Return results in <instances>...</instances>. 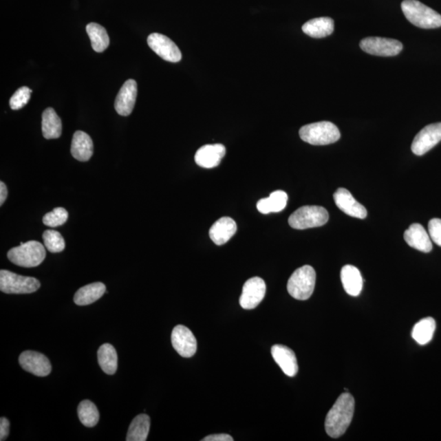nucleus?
Masks as SVG:
<instances>
[{
	"instance_id": "nucleus-1",
	"label": "nucleus",
	"mask_w": 441,
	"mask_h": 441,
	"mask_svg": "<svg viewBox=\"0 0 441 441\" xmlns=\"http://www.w3.org/2000/svg\"><path fill=\"white\" fill-rule=\"evenodd\" d=\"M355 411V400L348 392L341 395L325 418V431L332 438H338L347 431Z\"/></svg>"
},
{
	"instance_id": "nucleus-2",
	"label": "nucleus",
	"mask_w": 441,
	"mask_h": 441,
	"mask_svg": "<svg viewBox=\"0 0 441 441\" xmlns=\"http://www.w3.org/2000/svg\"><path fill=\"white\" fill-rule=\"evenodd\" d=\"M401 10L413 25L422 29H435L441 26V15L418 0H405Z\"/></svg>"
},
{
	"instance_id": "nucleus-3",
	"label": "nucleus",
	"mask_w": 441,
	"mask_h": 441,
	"mask_svg": "<svg viewBox=\"0 0 441 441\" xmlns=\"http://www.w3.org/2000/svg\"><path fill=\"white\" fill-rule=\"evenodd\" d=\"M303 141L314 146H325L338 142L341 138L338 127L329 121L305 125L299 131Z\"/></svg>"
},
{
	"instance_id": "nucleus-4",
	"label": "nucleus",
	"mask_w": 441,
	"mask_h": 441,
	"mask_svg": "<svg viewBox=\"0 0 441 441\" xmlns=\"http://www.w3.org/2000/svg\"><path fill=\"white\" fill-rule=\"evenodd\" d=\"M316 274L311 266L305 265L292 274L287 283V290L297 300H308L315 290Z\"/></svg>"
},
{
	"instance_id": "nucleus-5",
	"label": "nucleus",
	"mask_w": 441,
	"mask_h": 441,
	"mask_svg": "<svg viewBox=\"0 0 441 441\" xmlns=\"http://www.w3.org/2000/svg\"><path fill=\"white\" fill-rule=\"evenodd\" d=\"M46 257L45 248L41 243L32 241L21 243L19 246L12 248L8 251V259L13 264L21 268H36L41 265Z\"/></svg>"
},
{
	"instance_id": "nucleus-6",
	"label": "nucleus",
	"mask_w": 441,
	"mask_h": 441,
	"mask_svg": "<svg viewBox=\"0 0 441 441\" xmlns=\"http://www.w3.org/2000/svg\"><path fill=\"white\" fill-rule=\"evenodd\" d=\"M329 221V213L321 206H303L292 213L289 224L292 228L305 230L324 226Z\"/></svg>"
},
{
	"instance_id": "nucleus-7",
	"label": "nucleus",
	"mask_w": 441,
	"mask_h": 441,
	"mask_svg": "<svg viewBox=\"0 0 441 441\" xmlns=\"http://www.w3.org/2000/svg\"><path fill=\"white\" fill-rule=\"evenodd\" d=\"M39 288H41V283L36 278L20 276L10 270H0V290L4 294H32Z\"/></svg>"
},
{
	"instance_id": "nucleus-8",
	"label": "nucleus",
	"mask_w": 441,
	"mask_h": 441,
	"mask_svg": "<svg viewBox=\"0 0 441 441\" xmlns=\"http://www.w3.org/2000/svg\"><path fill=\"white\" fill-rule=\"evenodd\" d=\"M361 49L367 54L379 56H394L403 50V45L393 39L368 37L360 43Z\"/></svg>"
},
{
	"instance_id": "nucleus-9",
	"label": "nucleus",
	"mask_w": 441,
	"mask_h": 441,
	"mask_svg": "<svg viewBox=\"0 0 441 441\" xmlns=\"http://www.w3.org/2000/svg\"><path fill=\"white\" fill-rule=\"evenodd\" d=\"M147 43L157 55L167 62L178 63L182 60V52L176 43L164 34L153 33L148 36Z\"/></svg>"
},
{
	"instance_id": "nucleus-10",
	"label": "nucleus",
	"mask_w": 441,
	"mask_h": 441,
	"mask_svg": "<svg viewBox=\"0 0 441 441\" xmlns=\"http://www.w3.org/2000/svg\"><path fill=\"white\" fill-rule=\"evenodd\" d=\"M441 141V123L427 125L414 138L411 149L413 154L423 155Z\"/></svg>"
},
{
	"instance_id": "nucleus-11",
	"label": "nucleus",
	"mask_w": 441,
	"mask_h": 441,
	"mask_svg": "<svg viewBox=\"0 0 441 441\" xmlns=\"http://www.w3.org/2000/svg\"><path fill=\"white\" fill-rule=\"evenodd\" d=\"M266 286L263 279L253 277L244 283L242 294L239 298V304L246 310L255 309L263 300Z\"/></svg>"
},
{
	"instance_id": "nucleus-12",
	"label": "nucleus",
	"mask_w": 441,
	"mask_h": 441,
	"mask_svg": "<svg viewBox=\"0 0 441 441\" xmlns=\"http://www.w3.org/2000/svg\"><path fill=\"white\" fill-rule=\"evenodd\" d=\"M171 340L173 348L182 357L191 358L197 350V341L186 326L177 325L172 332Z\"/></svg>"
},
{
	"instance_id": "nucleus-13",
	"label": "nucleus",
	"mask_w": 441,
	"mask_h": 441,
	"mask_svg": "<svg viewBox=\"0 0 441 441\" xmlns=\"http://www.w3.org/2000/svg\"><path fill=\"white\" fill-rule=\"evenodd\" d=\"M19 363L21 368L39 377L47 376L52 371L50 360L36 352L26 351L21 353Z\"/></svg>"
},
{
	"instance_id": "nucleus-14",
	"label": "nucleus",
	"mask_w": 441,
	"mask_h": 441,
	"mask_svg": "<svg viewBox=\"0 0 441 441\" xmlns=\"http://www.w3.org/2000/svg\"><path fill=\"white\" fill-rule=\"evenodd\" d=\"M138 95V85L134 80H127L118 94L115 108L119 115L128 116L133 112Z\"/></svg>"
},
{
	"instance_id": "nucleus-15",
	"label": "nucleus",
	"mask_w": 441,
	"mask_h": 441,
	"mask_svg": "<svg viewBox=\"0 0 441 441\" xmlns=\"http://www.w3.org/2000/svg\"><path fill=\"white\" fill-rule=\"evenodd\" d=\"M334 199L336 205L340 211L346 215L365 219L367 217V211L363 205L361 204L353 197L351 192L345 189H339L335 192Z\"/></svg>"
},
{
	"instance_id": "nucleus-16",
	"label": "nucleus",
	"mask_w": 441,
	"mask_h": 441,
	"mask_svg": "<svg viewBox=\"0 0 441 441\" xmlns=\"http://www.w3.org/2000/svg\"><path fill=\"white\" fill-rule=\"evenodd\" d=\"M226 155V147L222 144H211L200 147L195 153V160L200 167L213 169L220 164Z\"/></svg>"
},
{
	"instance_id": "nucleus-17",
	"label": "nucleus",
	"mask_w": 441,
	"mask_h": 441,
	"mask_svg": "<svg viewBox=\"0 0 441 441\" xmlns=\"http://www.w3.org/2000/svg\"><path fill=\"white\" fill-rule=\"evenodd\" d=\"M272 355L277 364L287 376L294 377L299 372V365L294 351L283 345H274Z\"/></svg>"
},
{
	"instance_id": "nucleus-18",
	"label": "nucleus",
	"mask_w": 441,
	"mask_h": 441,
	"mask_svg": "<svg viewBox=\"0 0 441 441\" xmlns=\"http://www.w3.org/2000/svg\"><path fill=\"white\" fill-rule=\"evenodd\" d=\"M404 238L410 247L416 250L429 252L432 250L431 239L422 225L412 224L405 231Z\"/></svg>"
},
{
	"instance_id": "nucleus-19",
	"label": "nucleus",
	"mask_w": 441,
	"mask_h": 441,
	"mask_svg": "<svg viewBox=\"0 0 441 441\" xmlns=\"http://www.w3.org/2000/svg\"><path fill=\"white\" fill-rule=\"evenodd\" d=\"M237 225L233 218L224 217L218 219L209 230V237L217 246H224L234 237Z\"/></svg>"
},
{
	"instance_id": "nucleus-20",
	"label": "nucleus",
	"mask_w": 441,
	"mask_h": 441,
	"mask_svg": "<svg viewBox=\"0 0 441 441\" xmlns=\"http://www.w3.org/2000/svg\"><path fill=\"white\" fill-rule=\"evenodd\" d=\"M71 152L74 158L81 162L89 160L94 154L93 140L89 135L83 131H77L73 136Z\"/></svg>"
},
{
	"instance_id": "nucleus-21",
	"label": "nucleus",
	"mask_w": 441,
	"mask_h": 441,
	"mask_svg": "<svg viewBox=\"0 0 441 441\" xmlns=\"http://www.w3.org/2000/svg\"><path fill=\"white\" fill-rule=\"evenodd\" d=\"M341 279L345 291L349 295L359 296L363 289V278L361 272L356 266L352 265L344 266L341 270Z\"/></svg>"
},
{
	"instance_id": "nucleus-22",
	"label": "nucleus",
	"mask_w": 441,
	"mask_h": 441,
	"mask_svg": "<svg viewBox=\"0 0 441 441\" xmlns=\"http://www.w3.org/2000/svg\"><path fill=\"white\" fill-rule=\"evenodd\" d=\"M334 30V21L330 17H318L303 25V32L308 36L316 39L330 36Z\"/></svg>"
},
{
	"instance_id": "nucleus-23",
	"label": "nucleus",
	"mask_w": 441,
	"mask_h": 441,
	"mask_svg": "<svg viewBox=\"0 0 441 441\" xmlns=\"http://www.w3.org/2000/svg\"><path fill=\"white\" fill-rule=\"evenodd\" d=\"M107 292L106 286L101 282L90 283L80 288L74 297V302L78 305H87L101 299Z\"/></svg>"
},
{
	"instance_id": "nucleus-24",
	"label": "nucleus",
	"mask_w": 441,
	"mask_h": 441,
	"mask_svg": "<svg viewBox=\"0 0 441 441\" xmlns=\"http://www.w3.org/2000/svg\"><path fill=\"white\" fill-rule=\"evenodd\" d=\"M63 124L58 114L54 109L49 107L42 115V133L46 139H56L61 137Z\"/></svg>"
},
{
	"instance_id": "nucleus-25",
	"label": "nucleus",
	"mask_w": 441,
	"mask_h": 441,
	"mask_svg": "<svg viewBox=\"0 0 441 441\" xmlns=\"http://www.w3.org/2000/svg\"><path fill=\"white\" fill-rule=\"evenodd\" d=\"M288 195L283 191H276L268 198L261 199L257 204V208L263 215L281 212L286 207Z\"/></svg>"
},
{
	"instance_id": "nucleus-26",
	"label": "nucleus",
	"mask_w": 441,
	"mask_h": 441,
	"mask_svg": "<svg viewBox=\"0 0 441 441\" xmlns=\"http://www.w3.org/2000/svg\"><path fill=\"white\" fill-rule=\"evenodd\" d=\"M150 426V417L147 414H139L131 422L126 440L146 441L149 434Z\"/></svg>"
},
{
	"instance_id": "nucleus-27",
	"label": "nucleus",
	"mask_w": 441,
	"mask_h": 441,
	"mask_svg": "<svg viewBox=\"0 0 441 441\" xmlns=\"http://www.w3.org/2000/svg\"><path fill=\"white\" fill-rule=\"evenodd\" d=\"M86 32L89 34L92 47L95 52H103L107 49L110 45V39L103 25L94 23H89L86 26Z\"/></svg>"
},
{
	"instance_id": "nucleus-28",
	"label": "nucleus",
	"mask_w": 441,
	"mask_h": 441,
	"mask_svg": "<svg viewBox=\"0 0 441 441\" xmlns=\"http://www.w3.org/2000/svg\"><path fill=\"white\" fill-rule=\"evenodd\" d=\"M100 367L107 374L112 375L116 372L118 356L115 347L111 344H103L98 352Z\"/></svg>"
},
{
	"instance_id": "nucleus-29",
	"label": "nucleus",
	"mask_w": 441,
	"mask_h": 441,
	"mask_svg": "<svg viewBox=\"0 0 441 441\" xmlns=\"http://www.w3.org/2000/svg\"><path fill=\"white\" fill-rule=\"evenodd\" d=\"M435 321L433 318L422 319L414 325L412 337L418 344L426 345L431 342L435 330Z\"/></svg>"
},
{
	"instance_id": "nucleus-30",
	"label": "nucleus",
	"mask_w": 441,
	"mask_h": 441,
	"mask_svg": "<svg viewBox=\"0 0 441 441\" xmlns=\"http://www.w3.org/2000/svg\"><path fill=\"white\" fill-rule=\"evenodd\" d=\"M78 416L82 424L87 427H93L98 424L99 421V411L92 401L83 400L78 406Z\"/></svg>"
},
{
	"instance_id": "nucleus-31",
	"label": "nucleus",
	"mask_w": 441,
	"mask_h": 441,
	"mask_svg": "<svg viewBox=\"0 0 441 441\" xmlns=\"http://www.w3.org/2000/svg\"><path fill=\"white\" fill-rule=\"evenodd\" d=\"M43 243L47 250L51 252H60L65 250V240L58 231L45 230L43 234Z\"/></svg>"
},
{
	"instance_id": "nucleus-32",
	"label": "nucleus",
	"mask_w": 441,
	"mask_h": 441,
	"mask_svg": "<svg viewBox=\"0 0 441 441\" xmlns=\"http://www.w3.org/2000/svg\"><path fill=\"white\" fill-rule=\"evenodd\" d=\"M67 219L68 212L64 208H56L43 217V222L47 226L56 227L65 224Z\"/></svg>"
},
{
	"instance_id": "nucleus-33",
	"label": "nucleus",
	"mask_w": 441,
	"mask_h": 441,
	"mask_svg": "<svg viewBox=\"0 0 441 441\" xmlns=\"http://www.w3.org/2000/svg\"><path fill=\"white\" fill-rule=\"evenodd\" d=\"M32 93V90L30 89L28 87H21L19 90H17L10 101L12 110L17 111L23 108L29 103Z\"/></svg>"
},
{
	"instance_id": "nucleus-34",
	"label": "nucleus",
	"mask_w": 441,
	"mask_h": 441,
	"mask_svg": "<svg viewBox=\"0 0 441 441\" xmlns=\"http://www.w3.org/2000/svg\"><path fill=\"white\" fill-rule=\"evenodd\" d=\"M429 231L432 241L441 247V219H431L429 224Z\"/></svg>"
},
{
	"instance_id": "nucleus-35",
	"label": "nucleus",
	"mask_w": 441,
	"mask_h": 441,
	"mask_svg": "<svg viewBox=\"0 0 441 441\" xmlns=\"http://www.w3.org/2000/svg\"><path fill=\"white\" fill-rule=\"evenodd\" d=\"M10 423L6 418L0 419V440L3 441L10 435Z\"/></svg>"
},
{
	"instance_id": "nucleus-36",
	"label": "nucleus",
	"mask_w": 441,
	"mask_h": 441,
	"mask_svg": "<svg viewBox=\"0 0 441 441\" xmlns=\"http://www.w3.org/2000/svg\"><path fill=\"white\" fill-rule=\"evenodd\" d=\"M233 436L228 434L211 435L204 438L202 441H233Z\"/></svg>"
},
{
	"instance_id": "nucleus-37",
	"label": "nucleus",
	"mask_w": 441,
	"mask_h": 441,
	"mask_svg": "<svg viewBox=\"0 0 441 441\" xmlns=\"http://www.w3.org/2000/svg\"><path fill=\"white\" fill-rule=\"evenodd\" d=\"M7 186L3 182H0V205H3L7 199Z\"/></svg>"
}]
</instances>
